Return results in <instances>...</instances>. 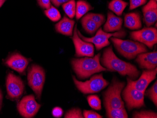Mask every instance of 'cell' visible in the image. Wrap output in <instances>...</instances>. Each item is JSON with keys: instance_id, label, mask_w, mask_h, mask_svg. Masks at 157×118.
I'll return each instance as SVG.
<instances>
[{"instance_id": "9", "label": "cell", "mask_w": 157, "mask_h": 118, "mask_svg": "<svg viewBox=\"0 0 157 118\" xmlns=\"http://www.w3.org/2000/svg\"><path fill=\"white\" fill-rule=\"evenodd\" d=\"M130 37L151 49L157 43V29L154 27H144L142 30L130 32Z\"/></svg>"}, {"instance_id": "26", "label": "cell", "mask_w": 157, "mask_h": 118, "mask_svg": "<svg viewBox=\"0 0 157 118\" xmlns=\"http://www.w3.org/2000/svg\"><path fill=\"white\" fill-rule=\"evenodd\" d=\"M89 105L93 109L97 110L101 109V102L97 95H90L87 97Z\"/></svg>"}, {"instance_id": "13", "label": "cell", "mask_w": 157, "mask_h": 118, "mask_svg": "<svg viewBox=\"0 0 157 118\" xmlns=\"http://www.w3.org/2000/svg\"><path fill=\"white\" fill-rule=\"evenodd\" d=\"M157 73V68L153 70H144L138 80L134 81L130 78H128L127 81L135 89L145 93L149 84L156 78Z\"/></svg>"}, {"instance_id": "1", "label": "cell", "mask_w": 157, "mask_h": 118, "mask_svg": "<svg viewBox=\"0 0 157 118\" xmlns=\"http://www.w3.org/2000/svg\"><path fill=\"white\" fill-rule=\"evenodd\" d=\"M102 63L108 71L118 72L121 75L128 76L131 79H136L140 74V72L135 66L119 59L113 51L112 47L104 51Z\"/></svg>"}, {"instance_id": "23", "label": "cell", "mask_w": 157, "mask_h": 118, "mask_svg": "<svg viewBox=\"0 0 157 118\" xmlns=\"http://www.w3.org/2000/svg\"><path fill=\"white\" fill-rule=\"evenodd\" d=\"M106 116L109 118H127L128 115L125 108L107 109Z\"/></svg>"}, {"instance_id": "20", "label": "cell", "mask_w": 157, "mask_h": 118, "mask_svg": "<svg viewBox=\"0 0 157 118\" xmlns=\"http://www.w3.org/2000/svg\"><path fill=\"white\" fill-rule=\"evenodd\" d=\"M93 9V8L89 2L84 0L78 1L76 6V18L77 20L80 19L86 13Z\"/></svg>"}, {"instance_id": "31", "label": "cell", "mask_w": 157, "mask_h": 118, "mask_svg": "<svg viewBox=\"0 0 157 118\" xmlns=\"http://www.w3.org/2000/svg\"><path fill=\"white\" fill-rule=\"evenodd\" d=\"M129 1H130V7H129L130 10L135 9L139 6L145 4L147 2V0H129Z\"/></svg>"}, {"instance_id": "29", "label": "cell", "mask_w": 157, "mask_h": 118, "mask_svg": "<svg viewBox=\"0 0 157 118\" xmlns=\"http://www.w3.org/2000/svg\"><path fill=\"white\" fill-rule=\"evenodd\" d=\"M86 16L93 20V21L98 24L101 26L105 22V17L103 15L95 13H89Z\"/></svg>"}, {"instance_id": "27", "label": "cell", "mask_w": 157, "mask_h": 118, "mask_svg": "<svg viewBox=\"0 0 157 118\" xmlns=\"http://www.w3.org/2000/svg\"><path fill=\"white\" fill-rule=\"evenodd\" d=\"M133 118H157L156 112L151 111H141L134 112Z\"/></svg>"}, {"instance_id": "14", "label": "cell", "mask_w": 157, "mask_h": 118, "mask_svg": "<svg viewBox=\"0 0 157 118\" xmlns=\"http://www.w3.org/2000/svg\"><path fill=\"white\" fill-rule=\"evenodd\" d=\"M136 61L142 68L153 70L157 68V52L139 54Z\"/></svg>"}, {"instance_id": "33", "label": "cell", "mask_w": 157, "mask_h": 118, "mask_svg": "<svg viewBox=\"0 0 157 118\" xmlns=\"http://www.w3.org/2000/svg\"><path fill=\"white\" fill-rule=\"evenodd\" d=\"M38 3L40 7L48 9L51 7V0H37Z\"/></svg>"}, {"instance_id": "5", "label": "cell", "mask_w": 157, "mask_h": 118, "mask_svg": "<svg viewBox=\"0 0 157 118\" xmlns=\"http://www.w3.org/2000/svg\"><path fill=\"white\" fill-rule=\"evenodd\" d=\"M73 80L78 89L85 94L98 93L109 84L103 78L102 74L95 75L90 80L85 82L78 81L75 76H73Z\"/></svg>"}, {"instance_id": "3", "label": "cell", "mask_w": 157, "mask_h": 118, "mask_svg": "<svg viewBox=\"0 0 157 118\" xmlns=\"http://www.w3.org/2000/svg\"><path fill=\"white\" fill-rule=\"evenodd\" d=\"M114 47L123 57L128 59H134L139 54L146 52L147 48L142 43L129 40H123L116 37H112Z\"/></svg>"}, {"instance_id": "8", "label": "cell", "mask_w": 157, "mask_h": 118, "mask_svg": "<svg viewBox=\"0 0 157 118\" xmlns=\"http://www.w3.org/2000/svg\"><path fill=\"white\" fill-rule=\"evenodd\" d=\"M144 93L139 91L132 87L128 82V84L122 92L123 99L128 110L141 108L144 105Z\"/></svg>"}, {"instance_id": "28", "label": "cell", "mask_w": 157, "mask_h": 118, "mask_svg": "<svg viewBox=\"0 0 157 118\" xmlns=\"http://www.w3.org/2000/svg\"><path fill=\"white\" fill-rule=\"evenodd\" d=\"M146 96L153 102L155 105H157V82L156 81L153 86L147 90Z\"/></svg>"}, {"instance_id": "6", "label": "cell", "mask_w": 157, "mask_h": 118, "mask_svg": "<svg viewBox=\"0 0 157 118\" xmlns=\"http://www.w3.org/2000/svg\"><path fill=\"white\" fill-rule=\"evenodd\" d=\"M27 79L29 85L36 95L37 98L39 99L45 80L44 69L38 65H32L28 71Z\"/></svg>"}, {"instance_id": "17", "label": "cell", "mask_w": 157, "mask_h": 118, "mask_svg": "<svg viewBox=\"0 0 157 118\" xmlns=\"http://www.w3.org/2000/svg\"><path fill=\"white\" fill-rule=\"evenodd\" d=\"M123 20L116 16L112 12H108L107 19L104 26V31L106 32L118 31L121 29Z\"/></svg>"}, {"instance_id": "11", "label": "cell", "mask_w": 157, "mask_h": 118, "mask_svg": "<svg viewBox=\"0 0 157 118\" xmlns=\"http://www.w3.org/2000/svg\"><path fill=\"white\" fill-rule=\"evenodd\" d=\"M6 88L9 97L11 99L16 100L23 93L24 85L21 78L10 73L7 76Z\"/></svg>"}, {"instance_id": "30", "label": "cell", "mask_w": 157, "mask_h": 118, "mask_svg": "<svg viewBox=\"0 0 157 118\" xmlns=\"http://www.w3.org/2000/svg\"><path fill=\"white\" fill-rule=\"evenodd\" d=\"M66 118H82L83 116L82 114V111L78 108H75L70 110L65 115Z\"/></svg>"}, {"instance_id": "16", "label": "cell", "mask_w": 157, "mask_h": 118, "mask_svg": "<svg viewBox=\"0 0 157 118\" xmlns=\"http://www.w3.org/2000/svg\"><path fill=\"white\" fill-rule=\"evenodd\" d=\"M5 63L13 70L19 73H23L28 65L29 61L21 55L16 53L11 55Z\"/></svg>"}, {"instance_id": "19", "label": "cell", "mask_w": 157, "mask_h": 118, "mask_svg": "<svg viewBox=\"0 0 157 118\" xmlns=\"http://www.w3.org/2000/svg\"><path fill=\"white\" fill-rule=\"evenodd\" d=\"M125 26L131 30L139 29L142 27L141 17L139 13L132 12L125 15Z\"/></svg>"}, {"instance_id": "22", "label": "cell", "mask_w": 157, "mask_h": 118, "mask_svg": "<svg viewBox=\"0 0 157 118\" xmlns=\"http://www.w3.org/2000/svg\"><path fill=\"white\" fill-rule=\"evenodd\" d=\"M82 24L83 28L85 30L90 34L95 33L98 29L100 27L99 25L93 21L91 19L84 16L82 20Z\"/></svg>"}, {"instance_id": "35", "label": "cell", "mask_w": 157, "mask_h": 118, "mask_svg": "<svg viewBox=\"0 0 157 118\" xmlns=\"http://www.w3.org/2000/svg\"><path fill=\"white\" fill-rule=\"evenodd\" d=\"M69 1L70 0H51L53 4L56 7H59L61 4L66 3Z\"/></svg>"}, {"instance_id": "24", "label": "cell", "mask_w": 157, "mask_h": 118, "mask_svg": "<svg viewBox=\"0 0 157 118\" xmlns=\"http://www.w3.org/2000/svg\"><path fill=\"white\" fill-rule=\"evenodd\" d=\"M76 4L75 0H70L62 5L63 9L67 16L70 18L75 17L76 14Z\"/></svg>"}, {"instance_id": "38", "label": "cell", "mask_w": 157, "mask_h": 118, "mask_svg": "<svg viewBox=\"0 0 157 118\" xmlns=\"http://www.w3.org/2000/svg\"><path fill=\"white\" fill-rule=\"evenodd\" d=\"M155 1H157V0H155Z\"/></svg>"}, {"instance_id": "12", "label": "cell", "mask_w": 157, "mask_h": 118, "mask_svg": "<svg viewBox=\"0 0 157 118\" xmlns=\"http://www.w3.org/2000/svg\"><path fill=\"white\" fill-rule=\"evenodd\" d=\"M72 37L75 48V55L77 57H93L94 54V46L92 43H89L82 40L78 36L77 25H75Z\"/></svg>"}, {"instance_id": "4", "label": "cell", "mask_w": 157, "mask_h": 118, "mask_svg": "<svg viewBox=\"0 0 157 118\" xmlns=\"http://www.w3.org/2000/svg\"><path fill=\"white\" fill-rule=\"evenodd\" d=\"M125 85L124 82L113 80L112 84L104 93V105L106 109L124 108L121 93Z\"/></svg>"}, {"instance_id": "21", "label": "cell", "mask_w": 157, "mask_h": 118, "mask_svg": "<svg viewBox=\"0 0 157 118\" xmlns=\"http://www.w3.org/2000/svg\"><path fill=\"white\" fill-rule=\"evenodd\" d=\"M128 5V2L123 0H112L109 3L108 8L117 15L121 16Z\"/></svg>"}, {"instance_id": "37", "label": "cell", "mask_w": 157, "mask_h": 118, "mask_svg": "<svg viewBox=\"0 0 157 118\" xmlns=\"http://www.w3.org/2000/svg\"><path fill=\"white\" fill-rule=\"evenodd\" d=\"M6 1V0H0V8L1 7Z\"/></svg>"}, {"instance_id": "34", "label": "cell", "mask_w": 157, "mask_h": 118, "mask_svg": "<svg viewBox=\"0 0 157 118\" xmlns=\"http://www.w3.org/2000/svg\"><path fill=\"white\" fill-rule=\"evenodd\" d=\"M63 111L60 107H56L54 108L52 110L53 116L56 118H60L62 116Z\"/></svg>"}, {"instance_id": "18", "label": "cell", "mask_w": 157, "mask_h": 118, "mask_svg": "<svg viewBox=\"0 0 157 118\" xmlns=\"http://www.w3.org/2000/svg\"><path fill=\"white\" fill-rule=\"evenodd\" d=\"M75 22L65 16L62 19L55 25V29L57 32L67 36L73 35V29Z\"/></svg>"}, {"instance_id": "15", "label": "cell", "mask_w": 157, "mask_h": 118, "mask_svg": "<svg viewBox=\"0 0 157 118\" xmlns=\"http://www.w3.org/2000/svg\"><path fill=\"white\" fill-rule=\"evenodd\" d=\"M144 21L148 27L153 25L157 19V3L155 0H150L143 8Z\"/></svg>"}, {"instance_id": "32", "label": "cell", "mask_w": 157, "mask_h": 118, "mask_svg": "<svg viewBox=\"0 0 157 118\" xmlns=\"http://www.w3.org/2000/svg\"><path fill=\"white\" fill-rule=\"evenodd\" d=\"M83 117L85 118H102L103 116L94 111L84 110L83 111Z\"/></svg>"}, {"instance_id": "25", "label": "cell", "mask_w": 157, "mask_h": 118, "mask_svg": "<svg viewBox=\"0 0 157 118\" xmlns=\"http://www.w3.org/2000/svg\"><path fill=\"white\" fill-rule=\"evenodd\" d=\"M45 14L48 18L54 22L58 21L61 17L59 11L53 6L45 10Z\"/></svg>"}, {"instance_id": "7", "label": "cell", "mask_w": 157, "mask_h": 118, "mask_svg": "<svg viewBox=\"0 0 157 118\" xmlns=\"http://www.w3.org/2000/svg\"><path fill=\"white\" fill-rule=\"evenodd\" d=\"M78 34L82 40L84 41L94 44L97 50H100L103 48L110 45L109 39L112 37L123 38L126 36V32L124 30H121L114 33L105 32L101 28L98 30L96 35L94 37L87 38L84 36L79 31L77 30Z\"/></svg>"}, {"instance_id": "2", "label": "cell", "mask_w": 157, "mask_h": 118, "mask_svg": "<svg viewBox=\"0 0 157 118\" xmlns=\"http://www.w3.org/2000/svg\"><path fill=\"white\" fill-rule=\"evenodd\" d=\"M100 55L101 54L99 53L93 58L74 59L72 61V66L78 77L85 79L95 73L107 71L100 63Z\"/></svg>"}, {"instance_id": "10", "label": "cell", "mask_w": 157, "mask_h": 118, "mask_svg": "<svg viewBox=\"0 0 157 118\" xmlns=\"http://www.w3.org/2000/svg\"><path fill=\"white\" fill-rule=\"evenodd\" d=\"M41 105L37 103L33 95L25 96L17 104L19 113L24 118H32L37 113Z\"/></svg>"}, {"instance_id": "36", "label": "cell", "mask_w": 157, "mask_h": 118, "mask_svg": "<svg viewBox=\"0 0 157 118\" xmlns=\"http://www.w3.org/2000/svg\"><path fill=\"white\" fill-rule=\"evenodd\" d=\"M2 93L1 90L0 89V110L2 107Z\"/></svg>"}]
</instances>
